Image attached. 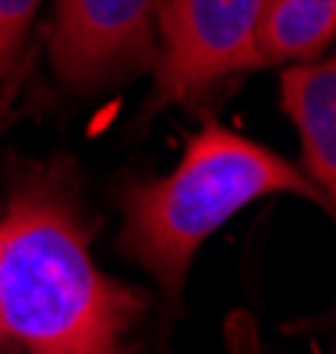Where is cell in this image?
Returning <instances> with one entry per match:
<instances>
[{
	"mask_svg": "<svg viewBox=\"0 0 336 354\" xmlns=\"http://www.w3.org/2000/svg\"><path fill=\"white\" fill-rule=\"evenodd\" d=\"M36 8L39 0H0V71L18 57L28 25L36 18Z\"/></svg>",
	"mask_w": 336,
	"mask_h": 354,
	"instance_id": "52a82bcc",
	"label": "cell"
},
{
	"mask_svg": "<svg viewBox=\"0 0 336 354\" xmlns=\"http://www.w3.org/2000/svg\"><path fill=\"white\" fill-rule=\"evenodd\" d=\"M0 344H4V333H0Z\"/></svg>",
	"mask_w": 336,
	"mask_h": 354,
	"instance_id": "ba28073f",
	"label": "cell"
},
{
	"mask_svg": "<svg viewBox=\"0 0 336 354\" xmlns=\"http://www.w3.org/2000/svg\"><path fill=\"white\" fill-rule=\"evenodd\" d=\"M163 0H57L50 64L75 88L120 82L156 61Z\"/></svg>",
	"mask_w": 336,
	"mask_h": 354,
	"instance_id": "277c9868",
	"label": "cell"
},
{
	"mask_svg": "<svg viewBox=\"0 0 336 354\" xmlns=\"http://www.w3.org/2000/svg\"><path fill=\"white\" fill-rule=\"evenodd\" d=\"M138 290L110 280L64 170H28L0 216V333L28 354H128L145 312Z\"/></svg>",
	"mask_w": 336,
	"mask_h": 354,
	"instance_id": "6da1fadb",
	"label": "cell"
},
{
	"mask_svg": "<svg viewBox=\"0 0 336 354\" xmlns=\"http://www.w3.org/2000/svg\"><path fill=\"white\" fill-rule=\"evenodd\" d=\"M333 36L336 0H269L255 36V68L315 61L333 46Z\"/></svg>",
	"mask_w": 336,
	"mask_h": 354,
	"instance_id": "8992f818",
	"label": "cell"
},
{
	"mask_svg": "<svg viewBox=\"0 0 336 354\" xmlns=\"http://www.w3.org/2000/svg\"><path fill=\"white\" fill-rule=\"evenodd\" d=\"M269 0H163L149 106L195 100L255 68V36Z\"/></svg>",
	"mask_w": 336,
	"mask_h": 354,
	"instance_id": "3957f363",
	"label": "cell"
},
{
	"mask_svg": "<svg viewBox=\"0 0 336 354\" xmlns=\"http://www.w3.org/2000/svg\"><path fill=\"white\" fill-rule=\"evenodd\" d=\"M280 103L301 135V170L333 213L336 195V64L333 57L287 64L280 78Z\"/></svg>",
	"mask_w": 336,
	"mask_h": 354,
	"instance_id": "5b68a950",
	"label": "cell"
},
{
	"mask_svg": "<svg viewBox=\"0 0 336 354\" xmlns=\"http://www.w3.org/2000/svg\"><path fill=\"white\" fill-rule=\"evenodd\" d=\"M269 195H301L322 205L304 170L234 128L205 121L177 167L124 192V248L177 298L198 248L234 213Z\"/></svg>",
	"mask_w": 336,
	"mask_h": 354,
	"instance_id": "7a4b0ae2",
	"label": "cell"
}]
</instances>
